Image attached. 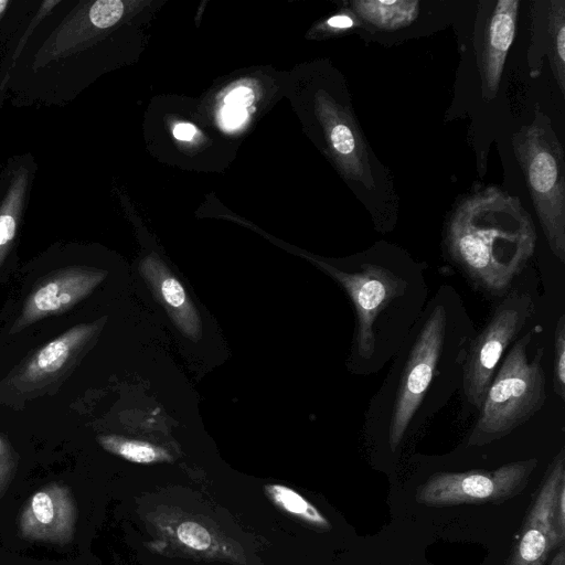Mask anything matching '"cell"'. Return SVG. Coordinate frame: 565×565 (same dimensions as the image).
Returning <instances> with one entry per match:
<instances>
[{
    "label": "cell",
    "instance_id": "1",
    "mask_svg": "<svg viewBox=\"0 0 565 565\" xmlns=\"http://www.w3.org/2000/svg\"><path fill=\"white\" fill-rule=\"evenodd\" d=\"M535 244L531 215L516 196L497 186L466 196L446 230L451 259L475 287L494 296L509 291L532 257Z\"/></svg>",
    "mask_w": 565,
    "mask_h": 565
},
{
    "label": "cell",
    "instance_id": "2",
    "mask_svg": "<svg viewBox=\"0 0 565 565\" xmlns=\"http://www.w3.org/2000/svg\"><path fill=\"white\" fill-rule=\"evenodd\" d=\"M318 264L343 287L353 303L358 373L382 367L405 333L397 324L398 313L415 322L425 302L422 270L415 264L397 266V260L380 259V253L373 250L358 254L348 268Z\"/></svg>",
    "mask_w": 565,
    "mask_h": 565
},
{
    "label": "cell",
    "instance_id": "3",
    "mask_svg": "<svg viewBox=\"0 0 565 565\" xmlns=\"http://www.w3.org/2000/svg\"><path fill=\"white\" fill-rule=\"evenodd\" d=\"M533 330L518 339L488 387L468 446L499 440L532 418L546 401L543 349L530 358Z\"/></svg>",
    "mask_w": 565,
    "mask_h": 565
},
{
    "label": "cell",
    "instance_id": "4",
    "mask_svg": "<svg viewBox=\"0 0 565 565\" xmlns=\"http://www.w3.org/2000/svg\"><path fill=\"white\" fill-rule=\"evenodd\" d=\"M512 145L546 242L565 263L564 150L551 119L537 105L532 122L513 135Z\"/></svg>",
    "mask_w": 565,
    "mask_h": 565
},
{
    "label": "cell",
    "instance_id": "5",
    "mask_svg": "<svg viewBox=\"0 0 565 565\" xmlns=\"http://www.w3.org/2000/svg\"><path fill=\"white\" fill-rule=\"evenodd\" d=\"M449 313L439 302L425 316L401 374L388 423V446L395 451L440 374L450 338Z\"/></svg>",
    "mask_w": 565,
    "mask_h": 565
},
{
    "label": "cell",
    "instance_id": "6",
    "mask_svg": "<svg viewBox=\"0 0 565 565\" xmlns=\"http://www.w3.org/2000/svg\"><path fill=\"white\" fill-rule=\"evenodd\" d=\"M146 524L152 535L146 545L153 553L248 565L243 546L200 514L177 507L159 505L146 514Z\"/></svg>",
    "mask_w": 565,
    "mask_h": 565
},
{
    "label": "cell",
    "instance_id": "7",
    "mask_svg": "<svg viewBox=\"0 0 565 565\" xmlns=\"http://www.w3.org/2000/svg\"><path fill=\"white\" fill-rule=\"evenodd\" d=\"M534 310L526 291L514 290L494 309L488 323L469 342L462 362L461 385L466 401L480 409L504 351L516 339Z\"/></svg>",
    "mask_w": 565,
    "mask_h": 565
},
{
    "label": "cell",
    "instance_id": "8",
    "mask_svg": "<svg viewBox=\"0 0 565 565\" xmlns=\"http://www.w3.org/2000/svg\"><path fill=\"white\" fill-rule=\"evenodd\" d=\"M537 463L531 458L493 470L437 472L418 487L415 499L426 507L501 504L525 489Z\"/></svg>",
    "mask_w": 565,
    "mask_h": 565
},
{
    "label": "cell",
    "instance_id": "9",
    "mask_svg": "<svg viewBox=\"0 0 565 565\" xmlns=\"http://www.w3.org/2000/svg\"><path fill=\"white\" fill-rule=\"evenodd\" d=\"M565 542V449L553 458L505 565H545Z\"/></svg>",
    "mask_w": 565,
    "mask_h": 565
},
{
    "label": "cell",
    "instance_id": "10",
    "mask_svg": "<svg viewBox=\"0 0 565 565\" xmlns=\"http://www.w3.org/2000/svg\"><path fill=\"white\" fill-rule=\"evenodd\" d=\"M99 322L78 323L38 349L9 377L10 392L34 396L61 381L99 331Z\"/></svg>",
    "mask_w": 565,
    "mask_h": 565
},
{
    "label": "cell",
    "instance_id": "11",
    "mask_svg": "<svg viewBox=\"0 0 565 565\" xmlns=\"http://www.w3.org/2000/svg\"><path fill=\"white\" fill-rule=\"evenodd\" d=\"M77 514L71 488L52 482L25 502L18 520L19 532L30 542L65 545L74 537Z\"/></svg>",
    "mask_w": 565,
    "mask_h": 565
},
{
    "label": "cell",
    "instance_id": "12",
    "mask_svg": "<svg viewBox=\"0 0 565 565\" xmlns=\"http://www.w3.org/2000/svg\"><path fill=\"white\" fill-rule=\"evenodd\" d=\"M107 273L86 267H70L45 277L29 295L10 333L51 316L61 315L89 296Z\"/></svg>",
    "mask_w": 565,
    "mask_h": 565
},
{
    "label": "cell",
    "instance_id": "13",
    "mask_svg": "<svg viewBox=\"0 0 565 565\" xmlns=\"http://www.w3.org/2000/svg\"><path fill=\"white\" fill-rule=\"evenodd\" d=\"M519 4L518 0L497 1L486 26L479 66L482 94L488 100L495 97L499 89L505 58L515 35Z\"/></svg>",
    "mask_w": 565,
    "mask_h": 565
},
{
    "label": "cell",
    "instance_id": "14",
    "mask_svg": "<svg viewBox=\"0 0 565 565\" xmlns=\"http://www.w3.org/2000/svg\"><path fill=\"white\" fill-rule=\"evenodd\" d=\"M140 273L178 329L198 341L202 335L201 319L180 280L154 255L140 264Z\"/></svg>",
    "mask_w": 565,
    "mask_h": 565
},
{
    "label": "cell",
    "instance_id": "15",
    "mask_svg": "<svg viewBox=\"0 0 565 565\" xmlns=\"http://www.w3.org/2000/svg\"><path fill=\"white\" fill-rule=\"evenodd\" d=\"M358 18L382 31H395L412 24L419 12L417 0H358L352 2Z\"/></svg>",
    "mask_w": 565,
    "mask_h": 565
},
{
    "label": "cell",
    "instance_id": "16",
    "mask_svg": "<svg viewBox=\"0 0 565 565\" xmlns=\"http://www.w3.org/2000/svg\"><path fill=\"white\" fill-rule=\"evenodd\" d=\"M545 54L556 81L565 96V1L546 2Z\"/></svg>",
    "mask_w": 565,
    "mask_h": 565
},
{
    "label": "cell",
    "instance_id": "17",
    "mask_svg": "<svg viewBox=\"0 0 565 565\" xmlns=\"http://www.w3.org/2000/svg\"><path fill=\"white\" fill-rule=\"evenodd\" d=\"M265 495L280 511L317 531H330L329 520L299 492L279 483L264 486Z\"/></svg>",
    "mask_w": 565,
    "mask_h": 565
},
{
    "label": "cell",
    "instance_id": "18",
    "mask_svg": "<svg viewBox=\"0 0 565 565\" xmlns=\"http://www.w3.org/2000/svg\"><path fill=\"white\" fill-rule=\"evenodd\" d=\"M98 444L108 452L140 465L171 462V454L163 447L119 435H99Z\"/></svg>",
    "mask_w": 565,
    "mask_h": 565
},
{
    "label": "cell",
    "instance_id": "19",
    "mask_svg": "<svg viewBox=\"0 0 565 565\" xmlns=\"http://www.w3.org/2000/svg\"><path fill=\"white\" fill-rule=\"evenodd\" d=\"M23 184L22 178L17 181L0 213V267L15 235L17 211L23 192Z\"/></svg>",
    "mask_w": 565,
    "mask_h": 565
},
{
    "label": "cell",
    "instance_id": "20",
    "mask_svg": "<svg viewBox=\"0 0 565 565\" xmlns=\"http://www.w3.org/2000/svg\"><path fill=\"white\" fill-rule=\"evenodd\" d=\"M543 4L544 1L532 2V39L527 52L529 67L532 77H536L541 74L543 54L545 53L546 20L543 19V17L546 12L543 10Z\"/></svg>",
    "mask_w": 565,
    "mask_h": 565
},
{
    "label": "cell",
    "instance_id": "21",
    "mask_svg": "<svg viewBox=\"0 0 565 565\" xmlns=\"http://www.w3.org/2000/svg\"><path fill=\"white\" fill-rule=\"evenodd\" d=\"M553 388L556 395L565 399V315L558 318L555 328Z\"/></svg>",
    "mask_w": 565,
    "mask_h": 565
},
{
    "label": "cell",
    "instance_id": "22",
    "mask_svg": "<svg viewBox=\"0 0 565 565\" xmlns=\"http://www.w3.org/2000/svg\"><path fill=\"white\" fill-rule=\"evenodd\" d=\"M124 4L119 0L96 1L89 10V20L97 28L114 25L122 15Z\"/></svg>",
    "mask_w": 565,
    "mask_h": 565
},
{
    "label": "cell",
    "instance_id": "23",
    "mask_svg": "<svg viewBox=\"0 0 565 565\" xmlns=\"http://www.w3.org/2000/svg\"><path fill=\"white\" fill-rule=\"evenodd\" d=\"M17 455L10 443L0 435V498L11 483L17 470Z\"/></svg>",
    "mask_w": 565,
    "mask_h": 565
},
{
    "label": "cell",
    "instance_id": "24",
    "mask_svg": "<svg viewBox=\"0 0 565 565\" xmlns=\"http://www.w3.org/2000/svg\"><path fill=\"white\" fill-rule=\"evenodd\" d=\"M252 98V92L246 87H239L233 92H231L226 98L225 103L227 106H239L246 105Z\"/></svg>",
    "mask_w": 565,
    "mask_h": 565
},
{
    "label": "cell",
    "instance_id": "25",
    "mask_svg": "<svg viewBox=\"0 0 565 565\" xmlns=\"http://www.w3.org/2000/svg\"><path fill=\"white\" fill-rule=\"evenodd\" d=\"M244 115H245V113L243 110V107H239V106H227L223 110L224 121L228 126L238 125L243 120Z\"/></svg>",
    "mask_w": 565,
    "mask_h": 565
},
{
    "label": "cell",
    "instance_id": "26",
    "mask_svg": "<svg viewBox=\"0 0 565 565\" xmlns=\"http://www.w3.org/2000/svg\"><path fill=\"white\" fill-rule=\"evenodd\" d=\"M195 134V127L188 122L178 124L173 128V136L179 140H190Z\"/></svg>",
    "mask_w": 565,
    "mask_h": 565
},
{
    "label": "cell",
    "instance_id": "27",
    "mask_svg": "<svg viewBox=\"0 0 565 565\" xmlns=\"http://www.w3.org/2000/svg\"><path fill=\"white\" fill-rule=\"evenodd\" d=\"M328 24L335 29H348L353 26L354 21L349 15H335L328 20Z\"/></svg>",
    "mask_w": 565,
    "mask_h": 565
},
{
    "label": "cell",
    "instance_id": "28",
    "mask_svg": "<svg viewBox=\"0 0 565 565\" xmlns=\"http://www.w3.org/2000/svg\"><path fill=\"white\" fill-rule=\"evenodd\" d=\"M545 565H565V550L564 546L558 548L552 559Z\"/></svg>",
    "mask_w": 565,
    "mask_h": 565
},
{
    "label": "cell",
    "instance_id": "29",
    "mask_svg": "<svg viewBox=\"0 0 565 565\" xmlns=\"http://www.w3.org/2000/svg\"><path fill=\"white\" fill-rule=\"evenodd\" d=\"M9 4L8 1L6 0H0V14L3 12V10L6 9V7Z\"/></svg>",
    "mask_w": 565,
    "mask_h": 565
}]
</instances>
